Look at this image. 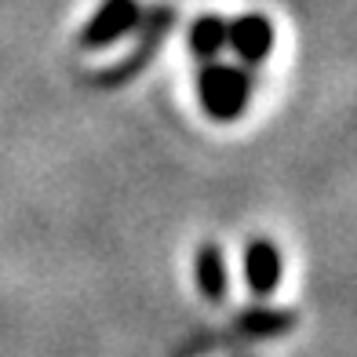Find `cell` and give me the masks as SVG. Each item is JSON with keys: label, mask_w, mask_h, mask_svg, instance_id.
<instances>
[{"label": "cell", "mask_w": 357, "mask_h": 357, "mask_svg": "<svg viewBox=\"0 0 357 357\" xmlns=\"http://www.w3.org/2000/svg\"><path fill=\"white\" fill-rule=\"evenodd\" d=\"M245 278H248L252 291L270 296V291L278 288V281H281V255H278V248L266 245V241L248 245L245 248Z\"/></svg>", "instance_id": "4"}, {"label": "cell", "mask_w": 357, "mask_h": 357, "mask_svg": "<svg viewBox=\"0 0 357 357\" xmlns=\"http://www.w3.org/2000/svg\"><path fill=\"white\" fill-rule=\"evenodd\" d=\"M222 47H226V19H219V15H201L190 26V52L204 62H215Z\"/></svg>", "instance_id": "5"}, {"label": "cell", "mask_w": 357, "mask_h": 357, "mask_svg": "<svg viewBox=\"0 0 357 357\" xmlns=\"http://www.w3.org/2000/svg\"><path fill=\"white\" fill-rule=\"evenodd\" d=\"M139 19H142L139 0H102V8L95 11L91 22L84 26V37H80V44H84V47L117 44L121 37H128V33L139 26Z\"/></svg>", "instance_id": "2"}, {"label": "cell", "mask_w": 357, "mask_h": 357, "mask_svg": "<svg viewBox=\"0 0 357 357\" xmlns=\"http://www.w3.org/2000/svg\"><path fill=\"white\" fill-rule=\"evenodd\" d=\"M226 44L237 52L241 62H263L273 47V26L266 15H241V19L226 22Z\"/></svg>", "instance_id": "3"}, {"label": "cell", "mask_w": 357, "mask_h": 357, "mask_svg": "<svg viewBox=\"0 0 357 357\" xmlns=\"http://www.w3.org/2000/svg\"><path fill=\"white\" fill-rule=\"evenodd\" d=\"M252 80L245 70L222 66V62H208L201 70V102L215 121H234L248 102Z\"/></svg>", "instance_id": "1"}, {"label": "cell", "mask_w": 357, "mask_h": 357, "mask_svg": "<svg viewBox=\"0 0 357 357\" xmlns=\"http://www.w3.org/2000/svg\"><path fill=\"white\" fill-rule=\"evenodd\" d=\"M197 284L208 299H222L226 296V266H222V252L215 245H204L197 255Z\"/></svg>", "instance_id": "6"}]
</instances>
